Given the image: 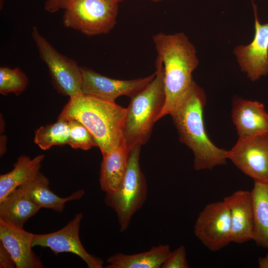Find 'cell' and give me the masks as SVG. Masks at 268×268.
Returning <instances> with one entry per match:
<instances>
[{
    "mask_svg": "<svg viewBox=\"0 0 268 268\" xmlns=\"http://www.w3.org/2000/svg\"><path fill=\"white\" fill-rule=\"evenodd\" d=\"M206 104L203 90L194 81L170 113L179 140L194 154L193 167L200 171L226 163L227 152L215 145L204 128L203 111Z\"/></svg>",
    "mask_w": 268,
    "mask_h": 268,
    "instance_id": "cell-1",
    "label": "cell"
},
{
    "mask_svg": "<svg viewBox=\"0 0 268 268\" xmlns=\"http://www.w3.org/2000/svg\"><path fill=\"white\" fill-rule=\"evenodd\" d=\"M152 39L164 69L165 102L159 120L170 115L187 93L199 62L195 46L183 32L158 33Z\"/></svg>",
    "mask_w": 268,
    "mask_h": 268,
    "instance_id": "cell-2",
    "label": "cell"
},
{
    "mask_svg": "<svg viewBox=\"0 0 268 268\" xmlns=\"http://www.w3.org/2000/svg\"><path fill=\"white\" fill-rule=\"evenodd\" d=\"M127 112V108L115 102L80 93L69 97L58 119H72L82 124L103 156L125 143Z\"/></svg>",
    "mask_w": 268,
    "mask_h": 268,
    "instance_id": "cell-3",
    "label": "cell"
},
{
    "mask_svg": "<svg viewBox=\"0 0 268 268\" xmlns=\"http://www.w3.org/2000/svg\"><path fill=\"white\" fill-rule=\"evenodd\" d=\"M155 76L141 91L131 98L125 119L124 138L130 150L149 140L165 102L164 69L156 58Z\"/></svg>",
    "mask_w": 268,
    "mask_h": 268,
    "instance_id": "cell-4",
    "label": "cell"
},
{
    "mask_svg": "<svg viewBox=\"0 0 268 268\" xmlns=\"http://www.w3.org/2000/svg\"><path fill=\"white\" fill-rule=\"evenodd\" d=\"M141 146L130 150L125 176L120 187L114 192L106 194L105 202L116 213L121 232L128 228L134 214L145 202L147 196L146 179L139 165Z\"/></svg>",
    "mask_w": 268,
    "mask_h": 268,
    "instance_id": "cell-5",
    "label": "cell"
},
{
    "mask_svg": "<svg viewBox=\"0 0 268 268\" xmlns=\"http://www.w3.org/2000/svg\"><path fill=\"white\" fill-rule=\"evenodd\" d=\"M120 0H73L65 9L67 28L87 36L106 34L115 26Z\"/></svg>",
    "mask_w": 268,
    "mask_h": 268,
    "instance_id": "cell-6",
    "label": "cell"
},
{
    "mask_svg": "<svg viewBox=\"0 0 268 268\" xmlns=\"http://www.w3.org/2000/svg\"><path fill=\"white\" fill-rule=\"evenodd\" d=\"M31 35L39 57L47 66L57 91L69 97L82 93L81 67L76 61L58 52L36 26L32 27Z\"/></svg>",
    "mask_w": 268,
    "mask_h": 268,
    "instance_id": "cell-7",
    "label": "cell"
},
{
    "mask_svg": "<svg viewBox=\"0 0 268 268\" xmlns=\"http://www.w3.org/2000/svg\"><path fill=\"white\" fill-rule=\"evenodd\" d=\"M230 232V211L223 200L207 204L200 212L194 226L196 237L212 252L219 251L231 243Z\"/></svg>",
    "mask_w": 268,
    "mask_h": 268,
    "instance_id": "cell-8",
    "label": "cell"
},
{
    "mask_svg": "<svg viewBox=\"0 0 268 268\" xmlns=\"http://www.w3.org/2000/svg\"><path fill=\"white\" fill-rule=\"evenodd\" d=\"M227 159L254 182L268 184V135L239 138Z\"/></svg>",
    "mask_w": 268,
    "mask_h": 268,
    "instance_id": "cell-9",
    "label": "cell"
},
{
    "mask_svg": "<svg viewBox=\"0 0 268 268\" xmlns=\"http://www.w3.org/2000/svg\"><path fill=\"white\" fill-rule=\"evenodd\" d=\"M82 217V213H78L58 231L46 234H34L32 246L49 248L55 255L71 253L81 259L89 268H103V260L88 253L80 241L79 231Z\"/></svg>",
    "mask_w": 268,
    "mask_h": 268,
    "instance_id": "cell-10",
    "label": "cell"
},
{
    "mask_svg": "<svg viewBox=\"0 0 268 268\" xmlns=\"http://www.w3.org/2000/svg\"><path fill=\"white\" fill-rule=\"evenodd\" d=\"M81 71L82 93L113 102L121 96L133 97L155 76V72L143 78L120 80L107 77L85 67H81Z\"/></svg>",
    "mask_w": 268,
    "mask_h": 268,
    "instance_id": "cell-11",
    "label": "cell"
},
{
    "mask_svg": "<svg viewBox=\"0 0 268 268\" xmlns=\"http://www.w3.org/2000/svg\"><path fill=\"white\" fill-rule=\"evenodd\" d=\"M255 36L247 45L237 46L233 53L242 71L254 81L268 74V23H260L255 10Z\"/></svg>",
    "mask_w": 268,
    "mask_h": 268,
    "instance_id": "cell-12",
    "label": "cell"
},
{
    "mask_svg": "<svg viewBox=\"0 0 268 268\" xmlns=\"http://www.w3.org/2000/svg\"><path fill=\"white\" fill-rule=\"evenodd\" d=\"M223 201L230 211L231 243L242 244L252 240L254 214L251 191H236Z\"/></svg>",
    "mask_w": 268,
    "mask_h": 268,
    "instance_id": "cell-13",
    "label": "cell"
},
{
    "mask_svg": "<svg viewBox=\"0 0 268 268\" xmlns=\"http://www.w3.org/2000/svg\"><path fill=\"white\" fill-rule=\"evenodd\" d=\"M231 116L239 138L268 135V113L263 103L236 98Z\"/></svg>",
    "mask_w": 268,
    "mask_h": 268,
    "instance_id": "cell-14",
    "label": "cell"
},
{
    "mask_svg": "<svg viewBox=\"0 0 268 268\" xmlns=\"http://www.w3.org/2000/svg\"><path fill=\"white\" fill-rule=\"evenodd\" d=\"M34 234L0 221V242L8 251L16 268H43L32 248Z\"/></svg>",
    "mask_w": 268,
    "mask_h": 268,
    "instance_id": "cell-15",
    "label": "cell"
},
{
    "mask_svg": "<svg viewBox=\"0 0 268 268\" xmlns=\"http://www.w3.org/2000/svg\"><path fill=\"white\" fill-rule=\"evenodd\" d=\"M17 188L41 208L58 212L64 210L67 202L79 200L85 194L79 190L67 197H60L50 190L48 178L40 171Z\"/></svg>",
    "mask_w": 268,
    "mask_h": 268,
    "instance_id": "cell-16",
    "label": "cell"
},
{
    "mask_svg": "<svg viewBox=\"0 0 268 268\" xmlns=\"http://www.w3.org/2000/svg\"><path fill=\"white\" fill-rule=\"evenodd\" d=\"M130 150L125 143L103 156L100 185L106 194L115 192L120 186L127 171Z\"/></svg>",
    "mask_w": 268,
    "mask_h": 268,
    "instance_id": "cell-17",
    "label": "cell"
},
{
    "mask_svg": "<svg viewBox=\"0 0 268 268\" xmlns=\"http://www.w3.org/2000/svg\"><path fill=\"white\" fill-rule=\"evenodd\" d=\"M41 208L17 188L0 201V221L23 228L27 221Z\"/></svg>",
    "mask_w": 268,
    "mask_h": 268,
    "instance_id": "cell-18",
    "label": "cell"
},
{
    "mask_svg": "<svg viewBox=\"0 0 268 268\" xmlns=\"http://www.w3.org/2000/svg\"><path fill=\"white\" fill-rule=\"evenodd\" d=\"M171 251L167 244L152 246L148 251L134 254L118 253L107 259L106 268H161Z\"/></svg>",
    "mask_w": 268,
    "mask_h": 268,
    "instance_id": "cell-19",
    "label": "cell"
},
{
    "mask_svg": "<svg viewBox=\"0 0 268 268\" xmlns=\"http://www.w3.org/2000/svg\"><path fill=\"white\" fill-rule=\"evenodd\" d=\"M44 158L43 154L33 158L22 155L17 158L12 170L0 175V201L40 172Z\"/></svg>",
    "mask_w": 268,
    "mask_h": 268,
    "instance_id": "cell-20",
    "label": "cell"
},
{
    "mask_svg": "<svg viewBox=\"0 0 268 268\" xmlns=\"http://www.w3.org/2000/svg\"><path fill=\"white\" fill-rule=\"evenodd\" d=\"M251 192L254 214L252 240L268 249V184L254 182Z\"/></svg>",
    "mask_w": 268,
    "mask_h": 268,
    "instance_id": "cell-21",
    "label": "cell"
},
{
    "mask_svg": "<svg viewBox=\"0 0 268 268\" xmlns=\"http://www.w3.org/2000/svg\"><path fill=\"white\" fill-rule=\"evenodd\" d=\"M69 130L67 119H58L53 124L39 127L35 132L34 141L41 149L68 144Z\"/></svg>",
    "mask_w": 268,
    "mask_h": 268,
    "instance_id": "cell-22",
    "label": "cell"
},
{
    "mask_svg": "<svg viewBox=\"0 0 268 268\" xmlns=\"http://www.w3.org/2000/svg\"><path fill=\"white\" fill-rule=\"evenodd\" d=\"M29 79L26 74L19 67H0V93L6 95L21 94L26 88Z\"/></svg>",
    "mask_w": 268,
    "mask_h": 268,
    "instance_id": "cell-23",
    "label": "cell"
},
{
    "mask_svg": "<svg viewBox=\"0 0 268 268\" xmlns=\"http://www.w3.org/2000/svg\"><path fill=\"white\" fill-rule=\"evenodd\" d=\"M69 130L68 145L74 149L87 150L97 147V143L88 129L79 121L67 119Z\"/></svg>",
    "mask_w": 268,
    "mask_h": 268,
    "instance_id": "cell-24",
    "label": "cell"
},
{
    "mask_svg": "<svg viewBox=\"0 0 268 268\" xmlns=\"http://www.w3.org/2000/svg\"><path fill=\"white\" fill-rule=\"evenodd\" d=\"M186 248L181 245L171 253L163 264L161 268H189Z\"/></svg>",
    "mask_w": 268,
    "mask_h": 268,
    "instance_id": "cell-25",
    "label": "cell"
},
{
    "mask_svg": "<svg viewBox=\"0 0 268 268\" xmlns=\"http://www.w3.org/2000/svg\"><path fill=\"white\" fill-rule=\"evenodd\" d=\"M73 0H46L45 9L51 13H55L61 9L65 10ZM122 1L123 0H120Z\"/></svg>",
    "mask_w": 268,
    "mask_h": 268,
    "instance_id": "cell-26",
    "label": "cell"
},
{
    "mask_svg": "<svg viewBox=\"0 0 268 268\" xmlns=\"http://www.w3.org/2000/svg\"><path fill=\"white\" fill-rule=\"evenodd\" d=\"M0 268H16L15 263L11 255L0 242Z\"/></svg>",
    "mask_w": 268,
    "mask_h": 268,
    "instance_id": "cell-27",
    "label": "cell"
},
{
    "mask_svg": "<svg viewBox=\"0 0 268 268\" xmlns=\"http://www.w3.org/2000/svg\"><path fill=\"white\" fill-rule=\"evenodd\" d=\"M6 136L5 135L1 134L0 135V156H3L6 151Z\"/></svg>",
    "mask_w": 268,
    "mask_h": 268,
    "instance_id": "cell-28",
    "label": "cell"
},
{
    "mask_svg": "<svg viewBox=\"0 0 268 268\" xmlns=\"http://www.w3.org/2000/svg\"><path fill=\"white\" fill-rule=\"evenodd\" d=\"M258 264L260 268H268V253L266 256L258 259Z\"/></svg>",
    "mask_w": 268,
    "mask_h": 268,
    "instance_id": "cell-29",
    "label": "cell"
},
{
    "mask_svg": "<svg viewBox=\"0 0 268 268\" xmlns=\"http://www.w3.org/2000/svg\"><path fill=\"white\" fill-rule=\"evenodd\" d=\"M152 1H154V2H159L160 1H162L163 0H151Z\"/></svg>",
    "mask_w": 268,
    "mask_h": 268,
    "instance_id": "cell-30",
    "label": "cell"
}]
</instances>
